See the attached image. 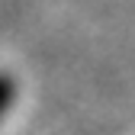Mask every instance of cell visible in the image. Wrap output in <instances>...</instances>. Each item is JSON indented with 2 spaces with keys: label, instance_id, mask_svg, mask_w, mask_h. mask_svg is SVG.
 <instances>
[{
  "label": "cell",
  "instance_id": "cell-1",
  "mask_svg": "<svg viewBox=\"0 0 135 135\" xmlns=\"http://www.w3.org/2000/svg\"><path fill=\"white\" fill-rule=\"evenodd\" d=\"M13 97H16V80L0 71V119H3L7 109L13 106Z\"/></svg>",
  "mask_w": 135,
  "mask_h": 135
}]
</instances>
